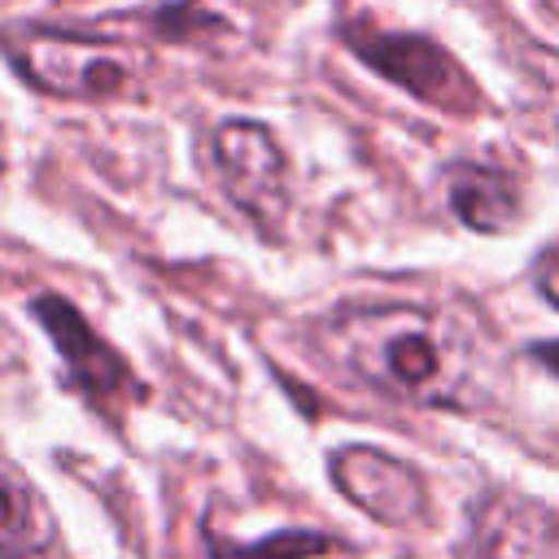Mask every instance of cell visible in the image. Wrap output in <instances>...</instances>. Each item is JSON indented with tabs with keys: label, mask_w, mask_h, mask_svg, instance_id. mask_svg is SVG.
<instances>
[{
	"label": "cell",
	"mask_w": 559,
	"mask_h": 559,
	"mask_svg": "<svg viewBox=\"0 0 559 559\" xmlns=\"http://www.w3.org/2000/svg\"><path fill=\"white\" fill-rule=\"evenodd\" d=\"M328 367L411 406H472L480 362L467 328L424 306H354L319 319Z\"/></svg>",
	"instance_id": "cell-1"
},
{
	"label": "cell",
	"mask_w": 559,
	"mask_h": 559,
	"mask_svg": "<svg viewBox=\"0 0 559 559\" xmlns=\"http://www.w3.org/2000/svg\"><path fill=\"white\" fill-rule=\"evenodd\" d=\"M214 162L231 205L262 231H275L288 214V166L275 135L249 118H231L214 131Z\"/></svg>",
	"instance_id": "cell-2"
},
{
	"label": "cell",
	"mask_w": 559,
	"mask_h": 559,
	"mask_svg": "<svg viewBox=\"0 0 559 559\" xmlns=\"http://www.w3.org/2000/svg\"><path fill=\"white\" fill-rule=\"evenodd\" d=\"M354 44V52L380 70L384 79L402 83L411 96L441 105V109H472V83L463 79V70L450 61V52L424 35H406V31H371V26H349L345 35Z\"/></svg>",
	"instance_id": "cell-3"
},
{
	"label": "cell",
	"mask_w": 559,
	"mask_h": 559,
	"mask_svg": "<svg viewBox=\"0 0 559 559\" xmlns=\"http://www.w3.org/2000/svg\"><path fill=\"white\" fill-rule=\"evenodd\" d=\"M13 61L31 83L57 96H114L135 74L122 48L74 35H26L13 48Z\"/></svg>",
	"instance_id": "cell-4"
},
{
	"label": "cell",
	"mask_w": 559,
	"mask_h": 559,
	"mask_svg": "<svg viewBox=\"0 0 559 559\" xmlns=\"http://www.w3.org/2000/svg\"><path fill=\"white\" fill-rule=\"evenodd\" d=\"M328 476L358 511H367L371 520H380L389 528L415 524L428 511L424 476L411 463H402L376 445H341L328 463Z\"/></svg>",
	"instance_id": "cell-5"
},
{
	"label": "cell",
	"mask_w": 559,
	"mask_h": 559,
	"mask_svg": "<svg viewBox=\"0 0 559 559\" xmlns=\"http://www.w3.org/2000/svg\"><path fill=\"white\" fill-rule=\"evenodd\" d=\"M31 310H35V319H39V328L52 336V345L61 349L70 376H74L83 389H92V393L105 397V393H127V389L135 384V380H131V367L114 354V345H109L66 297L44 293V297L31 301Z\"/></svg>",
	"instance_id": "cell-6"
},
{
	"label": "cell",
	"mask_w": 559,
	"mask_h": 559,
	"mask_svg": "<svg viewBox=\"0 0 559 559\" xmlns=\"http://www.w3.org/2000/svg\"><path fill=\"white\" fill-rule=\"evenodd\" d=\"M445 197L459 223L476 231H502L515 223V210H520L515 183L493 166H450Z\"/></svg>",
	"instance_id": "cell-7"
},
{
	"label": "cell",
	"mask_w": 559,
	"mask_h": 559,
	"mask_svg": "<svg viewBox=\"0 0 559 559\" xmlns=\"http://www.w3.org/2000/svg\"><path fill=\"white\" fill-rule=\"evenodd\" d=\"M52 515L44 511L31 480L0 459V559H31L48 550Z\"/></svg>",
	"instance_id": "cell-8"
},
{
	"label": "cell",
	"mask_w": 559,
	"mask_h": 559,
	"mask_svg": "<svg viewBox=\"0 0 559 559\" xmlns=\"http://www.w3.org/2000/svg\"><path fill=\"white\" fill-rule=\"evenodd\" d=\"M485 559H559V520L502 498L485 520Z\"/></svg>",
	"instance_id": "cell-9"
},
{
	"label": "cell",
	"mask_w": 559,
	"mask_h": 559,
	"mask_svg": "<svg viewBox=\"0 0 559 559\" xmlns=\"http://www.w3.org/2000/svg\"><path fill=\"white\" fill-rule=\"evenodd\" d=\"M210 550H214V559H314V555L332 550V537L288 528V533H275L266 542H227L210 528Z\"/></svg>",
	"instance_id": "cell-10"
},
{
	"label": "cell",
	"mask_w": 559,
	"mask_h": 559,
	"mask_svg": "<svg viewBox=\"0 0 559 559\" xmlns=\"http://www.w3.org/2000/svg\"><path fill=\"white\" fill-rule=\"evenodd\" d=\"M537 284H542V293L559 306V249H550V253L537 262Z\"/></svg>",
	"instance_id": "cell-11"
},
{
	"label": "cell",
	"mask_w": 559,
	"mask_h": 559,
	"mask_svg": "<svg viewBox=\"0 0 559 559\" xmlns=\"http://www.w3.org/2000/svg\"><path fill=\"white\" fill-rule=\"evenodd\" d=\"M533 358L546 362V367L559 376V341H542V345H533Z\"/></svg>",
	"instance_id": "cell-12"
},
{
	"label": "cell",
	"mask_w": 559,
	"mask_h": 559,
	"mask_svg": "<svg viewBox=\"0 0 559 559\" xmlns=\"http://www.w3.org/2000/svg\"><path fill=\"white\" fill-rule=\"evenodd\" d=\"M546 9H555V13H559V0H546Z\"/></svg>",
	"instance_id": "cell-13"
}]
</instances>
